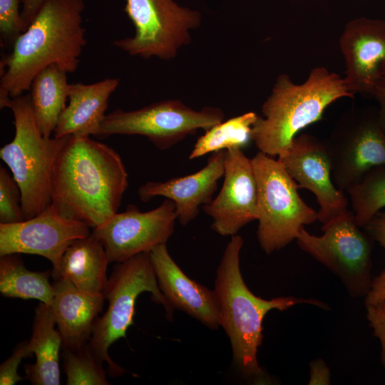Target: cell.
<instances>
[{"label":"cell","instance_id":"6da1fadb","mask_svg":"<svg viewBox=\"0 0 385 385\" xmlns=\"http://www.w3.org/2000/svg\"><path fill=\"white\" fill-rule=\"evenodd\" d=\"M128 186L119 154L90 137L65 136L52 174L51 205L93 229L118 212Z\"/></svg>","mask_w":385,"mask_h":385},{"label":"cell","instance_id":"7a4b0ae2","mask_svg":"<svg viewBox=\"0 0 385 385\" xmlns=\"http://www.w3.org/2000/svg\"><path fill=\"white\" fill-rule=\"evenodd\" d=\"M83 0H43L33 21L0 61V108L29 91L34 77L50 65L73 73L86 43Z\"/></svg>","mask_w":385,"mask_h":385},{"label":"cell","instance_id":"3957f363","mask_svg":"<svg viewBox=\"0 0 385 385\" xmlns=\"http://www.w3.org/2000/svg\"><path fill=\"white\" fill-rule=\"evenodd\" d=\"M243 243L241 235H232L217 269L214 291L219 304L220 325L230 339L232 362L241 376L247 382L267 384L269 376L257 360L265 315L270 310L285 311L297 304L314 305L325 310L329 307L316 299L286 296L265 299L254 294L240 270Z\"/></svg>","mask_w":385,"mask_h":385},{"label":"cell","instance_id":"277c9868","mask_svg":"<svg viewBox=\"0 0 385 385\" xmlns=\"http://www.w3.org/2000/svg\"><path fill=\"white\" fill-rule=\"evenodd\" d=\"M353 97L344 78L324 66L313 68L300 84L282 73L262 104V115L252 126V141L260 152L279 156L302 130L322 118L329 106Z\"/></svg>","mask_w":385,"mask_h":385},{"label":"cell","instance_id":"5b68a950","mask_svg":"<svg viewBox=\"0 0 385 385\" xmlns=\"http://www.w3.org/2000/svg\"><path fill=\"white\" fill-rule=\"evenodd\" d=\"M7 108L13 113L15 133L13 140L1 148L0 158L19 185L26 220L51 204L53 169L65 136L51 138L42 134L29 94L11 98Z\"/></svg>","mask_w":385,"mask_h":385},{"label":"cell","instance_id":"8992f818","mask_svg":"<svg viewBox=\"0 0 385 385\" xmlns=\"http://www.w3.org/2000/svg\"><path fill=\"white\" fill-rule=\"evenodd\" d=\"M151 294L153 301L165 308L166 318L173 319L175 309L160 290L150 253H140L114 267L103 292L108 307L95 322L88 345L98 361L106 362L112 376L123 374L126 370L116 364L108 355V349L134 324L135 306L143 292Z\"/></svg>","mask_w":385,"mask_h":385},{"label":"cell","instance_id":"52a82bcc","mask_svg":"<svg viewBox=\"0 0 385 385\" xmlns=\"http://www.w3.org/2000/svg\"><path fill=\"white\" fill-rule=\"evenodd\" d=\"M251 161L257 187V236L270 255L296 240L304 225L318 220V214L300 197L298 185L278 159L260 151Z\"/></svg>","mask_w":385,"mask_h":385},{"label":"cell","instance_id":"ba28073f","mask_svg":"<svg viewBox=\"0 0 385 385\" xmlns=\"http://www.w3.org/2000/svg\"><path fill=\"white\" fill-rule=\"evenodd\" d=\"M322 230L317 236L303 227L296 239L299 247L336 275L351 297H365L374 279V241L349 210L323 225Z\"/></svg>","mask_w":385,"mask_h":385},{"label":"cell","instance_id":"9c48e42d","mask_svg":"<svg viewBox=\"0 0 385 385\" xmlns=\"http://www.w3.org/2000/svg\"><path fill=\"white\" fill-rule=\"evenodd\" d=\"M124 11L132 22L133 36L113 44L132 56L169 61L191 41L190 31L201 23L199 11L175 0H125Z\"/></svg>","mask_w":385,"mask_h":385},{"label":"cell","instance_id":"30bf717a","mask_svg":"<svg viewBox=\"0 0 385 385\" xmlns=\"http://www.w3.org/2000/svg\"><path fill=\"white\" fill-rule=\"evenodd\" d=\"M224 117L220 108L197 111L180 100H163L138 110L116 109L106 114L97 137L141 135L158 149L167 150L199 129L207 130L223 121Z\"/></svg>","mask_w":385,"mask_h":385},{"label":"cell","instance_id":"8fae6325","mask_svg":"<svg viewBox=\"0 0 385 385\" xmlns=\"http://www.w3.org/2000/svg\"><path fill=\"white\" fill-rule=\"evenodd\" d=\"M325 142L333 180L344 191L371 168L385 165V132L377 109L358 108L344 113Z\"/></svg>","mask_w":385,"mask_h":385},{"label":"cell","instance_id":"7c38bea8","mask_svg":"<svg viewBox=\"0 0 385 385\" xmlns=\"http://www.w3.org/2000/svg\"><path fill=\"white\" fill-rule=\"evenodd\" d=\"M176 220L174 202L169 199L147 212L130 205L94 228L92 234L103 245L109 262L118 263L166 244L174 232Z\"/></svg>","mask_w":385,"mask_h":385},{"label":"cell","instance_id":"4fadbf2b","mask_svg":"<svg viewBox=\"0 0 385 385\" xmlns=\"http://www.w3.org/2000/svg\"><path fill=\"white\" fill-rule=\"evenodd\" d=\"M91 234L86 223L61 215L51 204L31 218L0 223V256L24 253L43 257L51 262L56 279L66 249Z\"/></svg>","mask_w":385,"mask_h":385},{"label":"cell","instance_id":"5bb4252c","mask_svg":"<svg viewBox=\"0 0 385 385\" xmlns=\"http://www.w3.org/2000/svg\"><path fill=\"white\" fill-rule=\"evenodd\" d=\"M278 160L299 188L315 195L319 206L318 220L322 225L348 210L344 190L332 180V160L325 140L300 134Z\"/></svg>","mask_w":385,"mask_h":385},{"label":"cell","instance_id":"9a60e30c","mask_svg":"<svg viewBox=\"0 0 385 385\" xmlns=\"http://www.w3.org/2000/svg\"><path fill=\"white\" fill-rule=\"evenodd\" d=\"M223 177L218 195L202 208L212 219V230L222 236H232L258 217L254 169L242 149L225 150Z\"/></svg>","mask_w":385,"mask_h":385},{"label":"cell","instance_id":"2e32d148","mask_svg":"<svg viewBox=\"0 0 385 385\" xmlns=\"http://www.w3.org/2000/svg\"><path fill=\"white\" fill-rule=\"evenodd\" d=\"M339 43L349 91L372 96L385 78V20L367 17L350 20Z\"/></svg>","mask_w":385,"mask_h":385},{"label":"cell","instance_id":"e0dca14e","mask_svg":"<svg viewBox=\"0 0 385 385\" xmlns=\"http://www.w3.org/2000/svg\"><path fill=\"white\" fill-rule=\"evenodd\" d=\"M225 150L212 153L206 165L199 171L165 181H149L140 186L138 195L144 202L162 196L174 202L177 220L187 225L210 203L224 175Z\"/></svg>","mask_w":385,"mask_h":385},{"label":"cell","instance_id":"ac0fdd59","mask_svg":"<svg viewBox=\"0 0 385 385\" xmlns=\"http://www.w3.org/2000/svg\"><path fill=\"white\" fill-rule=\"evenodd\" d=\"M159 287L175 309L181 310L210 329L220 325L216 294L188 277L173 260L166 244L150 252Z\"/></svg>","mask_w":385,"mask_h":385},{"label":"cell","instance_id":"d6986e66","mask_svg":"<svg viewBox=\"0 0 385 385\" xmlns=\"http://www.w3.org/2000/svg\"><path fill=\"white\" fill-rule=\"evenodd\" d=\"M54 297L49 304L62 338L63 348L75 349L90 341L104 294L82 292L63 277L55 279Z\"/></svg>","mask_w":385,"mask_h":385},{"label":"cell","instance_id":"ffe728a7","mask_svg":"<svg viewBox=\"0 0 385 385\" xmlns=\"http://www.w3.org/2000/svg\"><path fill=\"white\" fill-rule=\"evenodd\" d=\"M119 83L117 78L89 84L70 83L68 103L59 117L53 137H97L106 115L109 98Z\"/></svg>","mask_w":385,"mask_h":385},{"label":"cell","instance_id":"44dd1931","mask_svg":"<svg viewBox=\"0 0 385 385\" xmlns=\"http://www.w3.org/2000/svg\"><path fill=\"white\" fill-rule=\"evenodd\" d=\"M109 260L102 243L91 233L73 242L63 253L56 279L63 277L79 290L103 293Z\"/></svg>","mask_w":385,"mask_h":385},{"label":"cell","instance_id":"7402d4cb","mask_svg":"<svg viewBox=\"0 0 385 385\" xmlns=\"http://www.w3.org/2000/svg\"><path fill=\"white\" fill-rule=\"evenodd\" d=\"M50 306L41 302L35 309L32 334L29 341L36 361L25 366L26 378L35 385H58L60 381L59 353L62 338L54 326Z\"/></svg>","mask_w":385,"mask_h":385},{"label":"cell","instance_id":"603a6c76","mask_svg":"<svg viewBox=\"0 0 385 385\" xmlns=\"http://www.w3.org/2000/svg\"><path fill=\"white\" fill-rule=\"evenodd\" d=\"M67 73L57 65L41 71L30 86V100L36 123L46 137H51L68 101Z\"/></svg>","mask_w":385,"mask_h":385},{"label":"cell","instance_id":"cb8c5ba5","mask_svg":"<svg viewBox=\"0 0 385 385\" xmlns=\"http://www.w3.org/2000/svg\"><path fill=\"white\" fill-rule=\"evenodd\" d=\"M19 255L0 256L1 294L5 297L35 299L49 305L54 297L50 272L29 270Z\"/></svg>","mask_w":385,"mask_h":385},{"label":"cell","instance_id":"d4e9b609","mask_svg":"<svg viewBox=\"0 0 385 385\" xmlns=\"http://www.w3.org/2000/svg\"><path fill=\"white\" fill-rule=\"evenodd\" d=\"M257 117L253 111L246 112L205 130L195 142L189 159L231 148L242 150L252 141V128Z\"/></svg>","mask_w":385,"mask_h":385},{"label":"cell","instance_id":"484cf974","mask_svg":"<svg viewBox=\"0 0 385 385\" xmlns=\"http://www.w3.org/2000/svg\"><path fill=\"white\" fill-rule=\"evenodd\" d=\"M345 191L350 197L356 221L364 228L379 211L385 208V165L371 168Z\"/></svg>","mask_w":385,"mask_h":385},{"label":"cell","instance_id":"4316f807","mask_svg":"<svg viewBox=\"0 0 385 385\" xmlns=\"http://www.w3.org/2000/svg\"><path fill=\"white\" fill-rule=\"evenodd\" d=\"M63 362L68 385L110 384L88 343L75 349L63 348Z\"/></svg>","mask_w":385,"mask_h":385},{"label":"cell","instance_id":"83f0119b","mask_svg":"<svg viewBox=\"0 0 385 385\" xmlns=\"http://www.w3.org/2000/svg\"><path fill=\"white\" fill-rule=\"evenodd\" d=\"M24 220L19 185L8 170L1 166L0 223H16Z\"/></svg>","mask_w":385,"mask_h":385},{"label":"cell","instance_id":"f1b7e54d","mask_svg":"<svg viewBox=\"0 0 385 385\" xmlns=\"http://www.w3.org/2000/svg\"><path fill=\"white\" fill-rule=\"evenodd\" d=\"M20 0H0L1 47L11 48L14 41L27 27L19 9Z\"/></svg>","mask_w":385,"mask_h":385},{"label":"cell","instance_id":"f546056e","mask_svg":"<svg viewBox=\"0 0 385 385\" xmlns=\"http://www.w3.org/2000/svg\"><path fill=\"white\" fill-rule=\"evenodd\" d=\"M32 354L29 341L19 343L14 349L11 356L0 366V384L14 385L24 378L17 373L19 365L24 358Z\"/></svg>","mask_w":385,"mask_h":385},{"label":"cell","instance_id":"4dcf8cb0","mask_svg":"<svg viewBox=\"0 0 385 385\" xmlns=\"http://www.w3.org/2000/svg\"><path fill=\"white\" fill-rule=\"evenodd\" d=\"M366 319L373 329L374 337L381 344V362L385 369V300L366 306Z\"/></svg>","mask_w":385,"mask_h":385},{"label":"cell","instance_id":"1f68e13d","mask_svg":"<svg viewBox=\"0 0 385 385\" xmlns=\"http://www.w3.org/2000/svg\"><path fill=\"white\" fill-rule=\"evenodd\" d=\"M309 371V385L331 384V372L323 359L318 358L311 361Z\"/></svg>","mask_w":385,"mask_h":385},{"label":"cell","instance_id":"d6a6232c","mask_svg":"<svg viewBox=\"0 0 385 385\" xmlns=\"http://www.w3.org/2000/svg\"><path fill=\"white\" fill-rule=\"evenodd\" d=\"M379 211L364 227L371 238L385 250V208Z\"/></svg>","mask_w":385,"mask_h":385},{"label":"cell","instance_id":"836d02e7","mask_svg":"<svg viewBox=\"0 0 385 385\" xmlns=\"http://www.w3.org/2000/svg\"><path fill=\"white\" fill-rule=\"evenodd\" d=\"M383 300H385V269L373 279L370 290L364 297V304L372 305Z\"/></svg>","mask_w":385,"mask_h":385},{"label":"cell","instance_id":"e575fe53","mask_svg":"<svg viewBox=\"0 0 385 385\" xmlns=\"http://www.w3.org/2000/svg\"><path fill=\"white\" fill-rule=\"evenodd\" d=\"M43 0H21V15L26 27L31 24L38 12Z\"/></svg>","mask_w":385,"mask_h":385},{"label":"cell","instance_id":"d590c367","mask_svg":"<svg viewBox=\"0 0 385 385\" xmlns=\"http://www.w3.org/2000/svg\"><path fill=\"white\" fill-rule=\"evenodd\" d=\"M372 96L379 103L378 117L381 126L385 132V78L376 86Z\"/></svg>","mask_w":385,"mask_h":385}]
</instances>
